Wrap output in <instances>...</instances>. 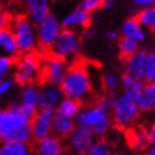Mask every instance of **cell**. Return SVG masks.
<instances>
[{"instance_id":"obj_22","label":"cell","mask_w":155,"mask_h":155,"mask_svg":"<svg viewBox=\"0 0 155 155\" xmlns=\"http://www.w3.org/2000/svg\"><path fill=\"white\" fill-rule=\"evenodd\" d=\"M40 92L41 89L36 83L25 85L21 91V104L40 109Z\"/></svg>"},{"instance_id":"obj_42","label":"cell","mask_w":155,"mask_h":155,"mask_svg":"<svg viewBox=\"0 0 155 155\" xmlns=\"http://www.w3.org/2000/svg\"><path fill=\"white\" fill-rule=\"evenodd\" d=\"M12 1H20V0H12Z\"/></svg>"},{"instance_id":"obj_18","label":"cell","mask_w":155,"mask_h":155,"mask_svg":"<svg viewBox=\"0 0 155 155\" xmlns=\"http://www.w3.org/2000/svg\"><path fill=\"white\" fill-rule=\"evenodd\" d=\"M75 127L74 119H70L55 112L52 122V134L60 139H67Z\"/></svg>"},{"instance_id":"obj_40","label":"cell","mask_w":155,"mask_h":155,"mask_svg":"<svg viewBox=\"0 0 155 155\" xmlns=\"http://www.w3.org/2000/svg\"><path fill=\"white\" fill-rule=\"evenodd\" d=\"M107 37L110 40H117L120 38L119 37V32H116V31H109L107 35Z\"/></svg>"},{"instance_id":"obj_39","label":"cell","mask_w":155,"mask_h":155,"mask_svg":"<svg viewBox=\"0 0 155 155\" xmlns=\"http://www.w3.org/2000/svg\"><path fill=\"white\" fill-rule=\"evenodd\" d=\"M116 1H117V0H104V3L102 8H104V9H107V10H110L111 8L115 5Z\"/></svg>"},{"instance_id":"obj_21","label":"cell","mask_w":155,"mask_h":155,"mask_svg":"<svg viewBox=\"0 0 155 155\" xmlns=\"http://www.w3.org/2000/svg\"><path fill=\"white\" fill-rule=\"evenodd\" d=\"M121 33L123 37H127L133 40H135L140 43L145 40L146 38V31L139 21L135 19V17H131L129 19H126L122 25L121 28Z\"/></svg>"},{"instance_id":"obj_13","label":"cell","mask_w":155,"mask_h":155,"mask_svg":"<svg viewBox=\"0 0 155 155\" xmlns=\"http://www.w3.org/2000/svg\"><path fill=\"white\" fill-rule=\"evenodd\" d=\"M33 149L36 155H63L64 153L62 139L54 134H49L42 139L36 140Z\"/></svg>"},{"instance_id":"obj_33","label":"cell","mask_w":155,"mask_h":155,"mask_svg":"<svg viewBox=\"0 0 155 155\" xmlns=\"http://www.w3.org/2000/svg\"><path fill=\"white\" fill-rule=\"evenodd\" d=\"M13 87V80L9 79V78H5L1 82H0V95L6 94L8 91L11 90V87Z\"/></svg>"},{"instance_id":"obj_7","label":"cell","mask_w":155,"mask_h":155,"mask_svg":"<svg viewBox=\"0 0 155 155\" xmlns=\"http://www.w3.org/2000/svg\"><path fill=\"white\" fill-rule=\"evenodd\" d=\"M37 39H38V48L42 52H48L51 45L54 43L63 27L61 20L58 17L50 12L45 19L40 21L36 26Z\"/></svg>"},{"instance_id":"obj_31","label":"cell","mask_w":155,"mask_h":155,"mask_svg":"<svg viewBox=\"0 0 155 155\" xmlns=\"http://www.w3.org/2000/svg\"><path fill=\"white\" fill-rule=\"evenodd\" d=\"M11 21H12V17L10 16V13L0 8V29L10 27Z\"/></svg>"},{"instance_id":"obj_8","label":"cell","mask_w":155,"mask_h":155,"mask_svg":"<svg viewBox=\"0 0 155 155\" xmlns=\"http://www.w3.org/2000/svg\"><path fill=\"white\" fill-rule=\"evenodd\" d=\"M30 121L31 119L23 113L20 104H13L7 110H3L2 116L0 119V140L6 142L13 132L30 124Z\"/></svg>"},{"instance_id":"obj_20","label":"cell","mask_w":155,"mask_h":155,"mask_svg":"<svg viewBox=\"0 0 155 155\" xmlns=\"http://www.w3.org/2000/svg\"><path fill=\"white\" fill-rule=\"evenodd\" d=\"M140 112H150L155 110V81L146 82L137 99Z\"/></svg>"},{"instance_id":"obj_25","label":"cell","mask_w":155,"mask_h":155,"mask_svg":"<svg viewBox=\"0 0 155 155\" xmlns=\"http://www.w3.org/2000/svg\"><path fill=\"white\" fill-rule=\"evenodd\" d=\"M134 17L144 29L155 31V5L140 9Z\"/></svg>"},{"instance_id":"obj_6","label":"cell","mask_w":155,"mask_h":155,"mask_svg":"<svg viewBox=\"0 0 155 155\" xmlns=\"http://www.w3.org/2000/svg\"><path fill=\"white\" fill-rule=\"evenodd\" d=\"M81 45V37L75 30L62 29L47 54L68 62L80 53Z\"/></svg>"},{"instance_id":"obj_12","label":"cell","mask_w":155,"mask_h":155,"mask_svg":"<svg viewBox=\"0 0 155 155\" xmlns=\"http://www.w3.org/2000/svg\"><path fill=\"white\" fill-rule=\"evenodd\" d=\"M149 52L146 50H139L125 61V70L123 75L130 77L136 81H144V70H145L146 57Z\"/></svg>"},{"instance_id":"obj_23","label":"cell","mask_w":155,"mask_h":155,"mask_svg":"<svg viewBox=\"0 0 155 155\" xmlns=\"http://www.w3.org/2000/svg\"><path fill=\"white\" fill-rule=\"evenodd\" d=\"M81 104L82 103L79 101L64 97L59 103L58 107L55 109V112L61 115L67 116V117H70V119H75L82 109Z\"/></svg>"},{"instance_id":"obj_5","label":"cell","mask_w":155,"mask_h":155,"mask_svg":"<svg viewBox=\"0 0 155 155\" xmlns=\"http://www.w3.org/2000/svg\"><path fill=\"white\" fill-rule=\"evenodd\" d=\"M111 112L112 114L110 117L117 129L130 127L140 115L137 101L131 97L126 91L121 97L114 99Z\"/></svg>"},{"instance_id":"obj_34","label":"cell","mask_w":155,"mask_h":155,"mask_svg":"<svg viewBox=\"0 0 155 155\" xmlns=\"http://www.w3.org/2000/svg\"><path fill=\"white\" fill-rule=\"evenodd\" d=\"M20 107H21V110H22L23 113L26 114L29 119H32L33 116L36 115L37 111L39 110V109H36V107H30V105H25V104H20Z\"/></svg>"},{"instance_id":"obj_2","label":"cell","mask_w":155,"mask_h":155,"mask_svg":"<svg viewBox=\"0 0 155 155\" xmlns=\"http://www.w3.org/2000/svg\"><path fill=\"white\" fill-rule=\"evenodd\" d=\"M43 57L40 52L32 51L19 54L15 59V81L21 87L36 83L40 80Z\"/></svg>"},{"instance_id":"obj_9","label":"cell","mask_w":155,"mask_h":155,"mask_svg":"<svg viewBox=\"0 0 155 155\" xmlns=\"http://www.w3.org/2000/svg\"><path fill=\"white\" fill-rule=\"evenodd\" d=\"M67 69H68V64L65 61L54 58L50 54H45V57H43L40 79H42L48 84L60 85L67 72Z\"/></svg>"},{"instance_id":"obj_38","label":"cell","mask_w":155,"mask_h":155,"mask_svg":"<svg viewBox=\"0 0 155 155\" xmlns=\"http://www.w3.org/2000/svg\"><path fill=\"white\" fill-rule=\"evenodd\" d=\"M143 155H155V143L150 144L145 149V152L143 153Z\"/></svg>"},{"instance_id":"obj_32","label":"cell","mask_w":155,"mask_h":155,"mask_svg":"<svg viewBox=\"0 0 155 155\" xmlns=\"http://www.w3.org/2000/svg\"><path fill=\"white\" fill-rule=\"evenodd\" d=\"M103 85L107 91H112L117 87V79L113 74H107L103 79Z\"/></svg>"},{"instance_id":"obj_35","label":"cell","mask_w":155,"mask_h":155,"mask_svg":"<svg viewBox=\"0 0 155 155\" xmlns=\"http://www.w3.org/2000/svg\"><path fill=\"white\" fill-rule=\"evenodd\" d=\"M133 5L140 9L146 8V7H151L155 5V0H133Z\"/></svg>"},{"instance_id":"obj_14","label":"cell","mask_w":155,"mask_h":155,"mask_svg":"<svg viewBox=\"0 0 155 155\" xmlns=\"http://www.w3.org/2000/svg\"><path fill=\"white\" fill-rule=\"evenodd\" d=\"M26 16L38 25L51 12V0H23Z\"/></svg>"},{"instance_id":"obj_41","label":"cell","mask_w":155,"mask_h":155,"mask_svg":"<svg viewBox=\"0 0 155 155\" xmlns=\"http://www.w3.org/2000/svg\"><path fill=\"white\" fill-rule=\"evenodd\" d=\"M2 113H3V110L0 109V119H1V116H2Z\"/></svg>"},{"instance_id":"obj_28","label":"cell","mask_w":155,"mask_h":155,"mask_svg":"<svg viewBox=\"0 0 155 155\" xmlns=\"http://www.w3.org/2000/svg\"><path fill=\"white\" fill-rule=\"evenodd\" d=\"M144 81L153 82L155 81V52H149L146 57L145 70H144Z\"/></svg>"},{"instance_id":"obj_19","label":"cell","mask_w":155,"mask_h":155,"mask_svg":"<svg viewBox=\"0 0 155 155\" xmlns=\"http://www.w3.org/2000/svg\"><path fill=\"white\" fill-rule=\"evenodd\" d=\"M126 130V140L129 145L133 149L144 151L150 145L149 136H147V130L143 126H139L136 129L127 127Z\"/></svg>"},{"instance_id":"obj_15","label":"cell","mask_w":155,"mask_h":155,"mask_svg":"<svg viewBox=\"0 0 155 155\" xmlns=\"http://www.w3.org/2000/svg\"><path fill=\"white\" fill-rule=\"evenodd\" d=\"M91 13L87 12L82 8L78 7L74 10H72L71 12H69L67 16L61 20V25L63 29H85L87 27H90L91 23Z\"/></svg>"},{"instance_id":"obj_16","label":"cell","mask_w":155,"mask_h":155,"mask_svg":"<svg viewBox=\"0 0 155 155\" xmlns=\"http://www.w3.org/2000/svg\"><path fill=\"white\" fill-rule=\"evenodd\" d=\"M63 97L64 95L59 85L47 83V85H45V87L41 89V92H40L39 107L41 109H50V110L55 111Z\"/></svg>"},{"instance_id":"obj_10","label":"cell","mask_w":155,"mask_h":155,"mask_svg":"<svg viewBox=\"0 0 155 155\" xmlns=\"http://www.w3.org/2000/svg\"><path fill=\"white\" fill-rule=\"evenodd\" d=\"M94 133L91 127L83 124H75L74 130L69 135V145L77 154L84 155L94 141Z\"/></svg>"},{"instance_id":"obj_36","label":"cell","mask_w":155,"mask_h":155,"mask_svg":"<svg viewBox=\"0 0 155 155\" xmlns=\"http://www.w3.org/2000/svg\"><path fill=\"white\" fill-rule=\"evenodd\" d=\"M147 136H149L150 144L155 143V123L153 124L149 130H147Z\"/></svg>"},{"instance_id":"obj_30","label":"cell","mask_w":155,"mask_h":155,"mask_svg":"<svg viewBox=\"0 0 155 155\" xmlns=\"http://www.w3.org/2000/svg\"><path fill=\"white\" fill-rule=\"evenodd\" d=\"M104 0H82L80 3V8L85 10L87 12L92 13L95 10L103 7Z\"/></svg>"},{"instance_id":"obj_37","label":"cell","mask_w":155,"mask_h":155,"mask_svg":"<svg viewBox=\"0 0 155 155\" xmlns=\"http://www.w3.org/2000/svg\"><path fill=\"white\" fill-rule=\"evenodd\" d=\"M95 35V31H94L91 27H87L85 29H83V38L84 39H92Z\"/></svg>"},{"instance_id":"obj_24","label":"cell","mask_w":155,"mask_h":155,"mask_svg":"<svg viewBox=\"0 0 155 155\" xmlns=\"http://www.w3.org/2000/svg\"><path fill=\"white\" fill-rule=\"evenodd\" d=\"M0 155H31L29 143L2 142L0 145Z\"/></svg>"},{"instance_id":"obj_3","label":"cell","mask_w":155,"mask_h":155,"mask_svg":"<svg viewBox=\"0 0 155 155\" xmlns=\"http://www.w3.org/2000/svg\"><path fill=\"white\" fill-rule=\"evenodd\" d=\"M111 110L97 100L93 105L81 109L78 114V124H83L92 129L95 136H103L107 132L111 124Z\"/></svg>"},{"instance_id":"obj_4","label":"cell","mask_w":155,"mask_h":155,"mask_svg":"<svg viewBox=\"0 0 155 155\" xmlns=\"http://www.w3.org/2000/svg\"><path fill=\"white\" fill-rule=\"evenodd\" d=\"M10 28L15 35L20 54L36 51L38 49L36 25L26 15L12 18Z\"/></svg>"},{"instance_id":"obj_17","label":"cell","mask_w":155,"mask_h":155,"mask_svg":"<svg viewBox=\"0 0 155 155\" xmlns=\"http://www.w3.org/2000/svg\"><path fill=\"white\" fill-rule=\"evenodd\" d=\"M0 54L15 59L20 54L16 38L10 27L0 29Z\"/></svg>"},{"instance_id":"obj_26","label":"cell","mask_w":155,"mask_h":155,"mask_svg":"<svg viewBox=\"0 0 155 155\" xmlns=\"http://www.w3.org/2000/svg\"><path fill=\"white\" fill-rule=\"evenodd\" d=\"M117 47H119L120 57L122 60H126L140 50V43L127 37H120L117 39Z\"/></svg>"},{"instance_id":"obj_1","label":"cell","mask_w":155,"mask_h":155,"mask_svg":"<svg viewBox=\"0 0 155 155\" xmlns=\"http://www.w3.org/2000/svg\"><path fill=\"white\" fill-rule=\"evenodd\" d=\"M59 87L65 97L77 100L81 103L87 101L93 90L87 65L82 61H74L69 65Z\"/></svg>"},{"instance_id":"obj_11","label":"cell","mask_w":155,"mask_h":155,"mask_svg":"<svg viewBox=\"0 0 155 155\" xmlns=\"http://www.w3.org/2000/svg\"><path fill=\"white\" fill-rule=\"evenodd\" d=\"M55 111L50 109H39L36 115L30 121L32 139L39 140L52 134V122Z\"/></svg>"},{"instance_id":"obj_29","label":"cell","mask_w":155,"mask_h":155,"mask_svg":"<svg viewBox=\"0 0 155 155\" xmlns=\"http://www.w3.org/2000/svg\"><path fill=\"white\" fill-rule=\"evenodd\" d=\"M15 65V58L0 54V82L7 78Z\"/></svg>"},{"instance_id":"obj_27","label":"cell","mask_w":155,"mask_h":155,"mask_svg":"<svg viewBox=\"0 0 155 155\" xmlns=\"http://www.w3.org/2000/svg\"><path fill=\"white\" fill-rule=\"evenodd\" d=\"M84 155H112L111 145L103 139L94 140Z\"/></svg>"}]
</instances>
